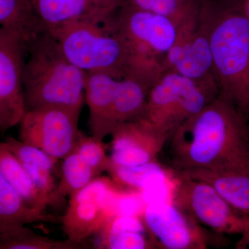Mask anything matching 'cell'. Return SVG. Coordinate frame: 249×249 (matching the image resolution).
Wrapping results in <instances>:
<instances>
[{"label":"cell","instance_id":"cb8c5ba5","mask_svg":"<svg viewBox=\"0 0 249 249\" xmlns=\"http://www.w3.org/2000/svg\"><path fill=\"white\" fill-rule=\"evenodd\" d=\"M200 0H125L137 9L161 15L177 26L199 14Z\"/></svg>","mask_w":249,"mask_h":249},{"label":"cell","instance_id":"9a60e30c","mask_svg":"<svg viewBox=\"0 0 249 249\" xmlns=\"http://www.w3.org/2000/svg\"><path fill=\"white\" fill-rule=\"evenodd\" d=\"M177 173L209 183L232 208L249 215V167L195 169Z\"/></svg>","mask_w":249,"mask_h":249},{"label":"cell","instance_id":"52a82bcc","mask_svg":"<svg viewBox=\"0 0 249 249\" xmlns=\"http://www.w3.org/2000/svg\"><path fill=\"white\" fill-rule=\"evenodd\" d=\"M170 201L216 233L241 234L245 214L232 208L209 183L175 172Z\"/></svg>","mask_w":249,"mask_h":249},{"label":"cell","instance_id":"d6986e66","mask_svg":"<svg viewBox=\"0 0 249 249\" xmlns=\"http://www.w3.org/2000/svg\"><path fill=\"white\" fill-rule=\"evenodd\" d=\"M108 172L118 184L132 191H151L173 184L175 178V172L167 169L158 161L133 166L112 162Z\"/></svg>","mask_w":249,"mask_h":249},{"label":"cell","instance_id":"ac0fdd59","mask_svg":"<svg viewBox=\"0 0 249 249\" xmlns=\"http://www.w3.org/2000/svg\"><path fill=\"white\" fill-rule=\"evenodd\" d=\"M101 233L107 249H145L157 247L142 218L135 215L117 216L108 223Z\"/></svg>","mask_w":249,"mask_h":249},{"label":"cell","instance_id":"e0dca14e","mask_svg":"<svg viewBox=\"0 0 249 249\" xmlns=\"http://www.w3.org/2000/svg\"><path fill=\"white\" fill-rule=\"evenodd\" d=\"M58 222V218L26 202L0 175V232L32 223Z\"/></svg>","mask_w":249,"mask_h":249},{"label":"cell","instance_id":"6da1fadb","mask_svg":"<svg viewBox=\"0 0 249 249\" xmlns=\"http://www.w3.org/2000/svg\"><path fill=\"white\" fill-rule=\"evenodd\" d=\"M175 172L249 167V121L217 96L170 136Z\"/></svg>","mask_w":249,"mask_h":249},{"label":"cell","instance_id":"44dd1931","mask_svg":"<svg viewBox=\"0 0 249 249\" xmlns=\"http://www.w3.org/2000/svg\"><path fill=\"white\" fill-rule=\"evenodd\" d=\"M62 221L68 240L79 245L93 234L101 232L107 225L102 209L93 202L69 204Z\"/></svg>","mask_w":249,"mask_h":249},{"label":"cell","instance_id":"603a6c76","mask_svg":"<svg viewBox=\"0 0 249 249\" xmlns=\"http://www.w3.org/2000/svg\"><path fill=\"white\" fill-rule=\"evenodd\" d=\"M62 175L58 183L59 193L62 196H73L96 178V172L76 151L63 159Z\"/></svg>","mask_w":249,"mask_h":249},{"label":"cell","instance_id":"7a4b0ae2","mask_svg":"<svg viewBox=\"0 0 249 249\" xmlns=\"http://www.w3.org/2000/svg\"><path fill=\"white\" fill-rule=\"evenodd\" d=\"M199 19L211 46L218 96L249 121V19L229 0H200Z\"/></svg>","mask_w":249,"mask_h":249},{"label":"cell","instance_id":"f546056e","mask_svg":"<svg viewBox=\"0 0 249 249\" xmlns=\"http://www.w3.org/2000/svg\"><path fill=\"white\" fill-rule=\"evenodd\" d=\"M229 1H233V2H236V1H237V0H229Z\"/></svg>","mask_w":249,"mask_h":249},{"label":"cell","instance_id":"83f0119b","mask_svg":"<svg viewBox=\"0 0 249 249\" xmlns=\"http://www.w3.org/2000/svg\"><path fill=\"white\" fill-rule=\"evenodd\" d=\"M241 238L235 244L237 249H249V215L245 214V226L240 234Z\"/></svg>","mask_w":249,"mask_h":249},{"label":"cell","instance_id":"ba28073f","mask_svg":"<svg viewBox=\"0 0 249 249\" xmlns=\"http://www.w3.org/2000/svg\"><path fill=\"white\" fill-rule=\"evenodd\" d=\"M80 113L60 106L27 110L19 123V140L40 149L53 160L65 159L74 148Z\"/></svg>","mask_w":249,"mask_h":249},{"label":"cell","instance_id":"5bb4252c","mask_svg":"<svg viewBox=\"0 0 249 249\" xmlns=\"http://www.w3.org/2000/svg\"><path fill=\"white\" fill-rule=\"evenodd\" d=\"M119 79L102 73H87L85 101L89 110L88 124L95 139L103 142L116 129V93Z\"/></svg>","mask_w":249,"mask_h":249},{"label":"cell","instance_id":"30bf717a","mask_svg":"<svg viewBox=\"0 0 249 249\" xmlns=\"http://www.w3.org/2000/svg\"><path fill=\"white\" fill-rule=\"evenodd\" d=\"M142 218L157 248L204 249L212 242L205 227L171 201L149 203Z\"/></svg>","mask_w":249,"mask_h":249},{"label":"cell","instance_id":"5b68a950","mask_svg":"<svg viewBox=\"0 0 249 249\" xmlns=\"http://www.w3.org/2000/svg\"><path fill=\"white\" fill-rule=\"evenodd\" d=\"M67 58L87 73H102L117 79L129 78L127 49L107 24L71 21L49 29Z\"/></svg>","mask_w":249,"mask_h":249},{"label":"cell","instance_id":"277c9868","mask_svg":"<svg viewBox=\"0 0 249 249\" xmlns=\"http://www.w3.org/2000/svg\"><path fill=\"white\" fill-rule=\"evenodd\" d=\"M106 24L124 41L129 58V78L150 88L164 72V60L178 34L169 18L124 3Z\"/></svg>","mask_w":249,"mask_h":249},{"label":"cell","instance_id":"9c48e42d","mask_svg":"<svg viewBox=\"0 0 249 249\" xmlns=\"http://www.w3.org/2000/svg\"><path fill=\"white\" fill-rule=\"evenodd\" d=\"M27 45L18 34L0 29V131L19 124L27 111L23 67Z\"/></svg>","mask_w":249,"mask_h":249},{"label":"cell","instance_id":"484cf974","mask_svg":"<svg viewBox=\"0 0 249 249\" xmlns=\"http://www.w3.org/2000/svg\"><path fill=\"white\" fill-rule=\"evenodd\" d=\"M1 142L22 164L39 165L53 170L58 162L40 149L13 137H7L4 142Z\"/></svg>","mask_w":249,"mask_h":249},{"label":"cell","instance_id":"8fae6325","mask_svg":"<svg viewBox=\"0 0 249 249\" xmlns=\"http://www.w3.org/2000/svg\"><path fill=\"white\" fill-rule=\"evenodd\" d=\"M175 72L217 90L211 46L199 14L178 27L175 43L164 60V71Z\"/></svg>","mask_w":249,"mask_h":249},{"label":"cell","instance_id":"7c38bea8","mask_svg":"<svg viewBox=\"0 0 249 249\" xmlns=\"http://www.w3.org/2000/svg\"><path fill=\"white\" fill-rule=\"evenodd\" d=\"M111 135V160L128 166L158 161L157 156L169 139L142 118L120 124Z\"/></svg>","mask_w":249,"mask_h":249},{"label":"cell","instance_id":"d4e9b609","mask_svg":"<svg viewBox=\"0 0 249 249\" xmlns=\"http://www.w3.org/2000/svg\"><path fill=\"white\" fill-rule=\"evenodd\" d=\"M73 151H76L93 168L99 176L103 172L109 171L111 159L106 155V147L101 141L85 136L79 132Z\"/></svg>","mask_w":249,"mask_h":249},{"label":"cell","instance_id":"2e32d148","mask_svg":"<svg viewBox=\"0 0 249 249\" xmlns=\"http://www.w3.org/2000/svg\"><path fill=\"white\" fill-rule=\"evenodd\" d=\"M0 24L1 29L18 34L27 47L49 31L31 0H0Z\"/></svg>","mask_w":249,"mask_h":249},{"label":"cell","instance_id":"4316f807","mask_svg":"<svg viewBox=\"0 0 249 249\" xmlns=\"http://www.w3.org/2000/svg\"><path fill=\"white\" fill-rule=\"evenodd\" d=\"M124 189L114 181L106 177L93 178L84 188L70 198L69 204L80 202H93L101 206L103 201L113 192Z\"/></svg>","mask_w":249,"mask_h":249},{"label":"cell","instance_id":"ffe728a7","mask_svg":"<svg viewBox=\"0 0 249 249\" xmlns=\"http://www.w3.org/2000/svg\"><path fill=\"white\" fill-rule=\"evenodd\" d=\"M0 175L33 207L46 211L55 201L40 191L17 157L0 143Z\"/></svg>","mask_w":249,"mask_h":249},{"label":"cell","instance_id":"7402d4cb","mask_svg":"<svg viewBox=\"0 0 249 249\" xmlns=\"http://www.w3.org/2000/svg\"><path fill=\"white\" fill-rule=\"evenodd\" d=\"M80 247L79 244L69 240H54L38 235L24 226L0 232L1 249H73Z\"/></svg>","mask_w":249,"mask_h":249},{"label":"cell","instance_id":"4fadbf2b","mask_svg":"<svg viewBox=\"0 0 249 249\" xmlns=\"http://www.w3.org/2000/svg\"><path fill=\"white\" fill-rule=\"evenodd\" d=\"M48 28L71 21L105 24L125 0H31Z\"/></svg>","mask_w":249,"mask_h":249},{"label":"cell","instance_id":"8992f818","mask_svg":"<svg viewBox=\"0 0 249 249\" xmlns=\"http://www.w3.org/2000/svg\"><path fill=\"white\" fill-rule=\"evenodd\" d=\"M218 96L217 90L166 71L150 88L142 119L168 138Z\"/></svg>","mask_w":249,"mask_h":249},{"label":"cell","instance_id":"f1b7e54d","mask_svg":"<svg viewBox=\"0 0 249 249\" xmlns=\"http://www.w3.org/2000/svg\"><path fill=\"white\" fill-rule=\"evenodd\" d=\"M235 3L249 19V0H237Z\"/></svg>","mask_w":249,"mask_h":249},{"label":"cell","instance_id":"3957f363","mask_svg":"<svg viewBox=\"0 0 249 249\" xmlns=\"http://www.w3.org/2000/svg\"><path fill=\"white\" fill-rule=\"evenodd\" d=\"M86 77L49 31L42 34L28 45L23 67L27 111L47 106L82 110Z\"/></svg>","mask_w":249,"mask_h":249}]
</instances>
